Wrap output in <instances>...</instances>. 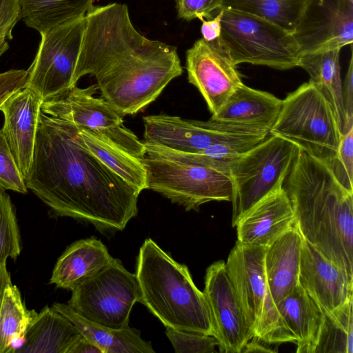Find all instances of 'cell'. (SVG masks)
Wrapping results in <instances>:
<instances>
[{
	"instance_id": "cell-9",
	"label": "cell",
	"mask_w": 353,
	"mask_h": 353,
	"mask_svg": "<svg viewBox=\"0 0 353 353\" xmlns=\"http://www.w3.org/2000/svg\"><path fill=\"white\" fill-rule=\"evenodd\" d=\"M297 151L293 143L270 134L232 163L233 227L249 208L283 186Z\"/></svg>"
},
{
	"instance_id": "cell-18",
	"label": "cell",
	"mask_w": 353,
	"mask_h": 353,
	"mask_svg": "<svg viewBox=\"0 0 353 353\" xmlns=\"http://www.w3.org/2000/svg\"><path fill=\"white\" fill-rule=\"evenodd\" d=\"M43 101L37 92L25 87L0 106L4 117L2 130L24 179L32 164Z\"/></svg>"
},
{
	"instance_id": "cell-32",
	"label": "cell",
	"mask_w": 353,
	"mask_h": 353,
	"mask_svg": "<svg viewBox=\"0 0 353 353\" xmlns=\"http://www.w3.org/2000/svg\"><path fill=\"white\" fill-rule=\"evenodd\" d=\"M21 248L14 206L10 196L0 190V266L8 259H17Z\"/></svg>"
},
{
	"instance_id": "cell-19",
	"label": "cell",
	"mask_w": 353,
	"mask_h": 353,
	"mask_svg": "<svg viewBox=\"0 0 353 353\" xmlns=\"http://www.w3.org/2000/svg\"><path fill=\"white\" fill-rule=\"evenodd\" d=\"M295 222L290 200L283 186L249 208L237 221V241L267 246L288 231Z\"/></svg>"
},
{
	"instance_id": "cell-3",
	"label": "cell",
	"mask_w": 353,
	"mask_h": 353,
	"mask_svg": "<svg viewBox=\"0 0 353 353\" xmlns=\"http://www.w3.org/2000/svg\"><path fill=\"white\" fill-rule=\"evenodd\" d=\"M283 188L302 237L353 279V193L299 148Z\"/></svg>"
},
{
	"instance_id": "cell-13",
	"label": "cell",
	"mask_w": 353,
	"mask_h": 353,
	"mask_svg": "<svg viewBox=\"0 0 353 353\" xmlns=\"http://www.w3.org/2000/svg\"><path fill=\"white\" fill-rule=\"evenodd\" d=\"M85 26V17L42 33L37 55L28 70L26 86L43 101L73 85V75Z\"/></svg>"
},
{
	"instance_id": "cell-36",
	"label": "cell",
	"mask_w": 353,
	"mask_h": 353,
	"mask_svg": "<svg viewBox=\"0 0 353 353\" xmlns=\"http://www.w3.org/2000/svg\"><path fill=\"white\" fill-rule=\"evenodd\" d=\"M21 19L19 0H0V57L9 48L8 40L12 39V30Z\"/></svg>"
},
{
	"instance_id": "cell-30",
	"label": "cell",
	"mask_w": 353,
	"mask_h": 353,
	"mask_svg": "<svg viewBox=\"0 0 353 353\" xmlns=\"http://www.w3.org/2000/svg\"><path fill=\"white\" fill-rule=\"evenodd\" d=\"M311 0H223L230 8L265 19L294 33Z\"/></svg>"
},
{
	"instance_id": "cell-37",
	"label": "cell",
	"mask_w": 353,
	"mask_h": 353,
	"mask_svg": "<svg viewBox=\"0 0 353 353\" xmlns=\"http://www.w3.org/2000/svg\"><path fill=\"white\" fill-rule=\"evenodd\" d=\"M223 1L175 0L178 17L186 21L212 19L213 12L221 8Z\"/></svg>"
},
{
	"instance_id": "cell-35",
	"label": "cell",
	"mask_w": 353,
	"mask_h": 353,
	"mask_svg": "<svg viewBox=\"0 0 353 353\" xmlns=\"http://www.w3.org/2000/svg\"><path fill=\"white\" fill-rule=\"evenodd\" d=\"M330 169L339 182L353 193V127L342 135L334 163Z\"/></svg>"
},
{
	"instance_id": "cell-22",
	"label": "cell",
	"mask_w": 353,
	"mask_h": 353,
	"mask_svg": "<svg viewBox=\"0 0 353 353\" xmlns=\"http://www.w3.org/2000/svg\"><path fill=\"white\" fill-rule=\"evenodd\" d=\"M284 326L296 345L297 353H314L324 313L298 285L276 305Z\"/></svg>"
},
{
	"instance_id": "cell-1",
	"label": "cell",
	"mask_w": 353,
	"mask_h": 353,
	"mask_svg": "<svg viewBox=\"0 0 353 353\" xmlns=\"http://www.w3.org/2000/svg\"><path fill=\"white\" fill-rule=\"evenodd\" d=\"M57 216L123 230L138 213L140 194L84 145L77 126L42 111L30 168L24 179Z\"/></svg>"
},
{
	"instance_id": "cell-23",
	"label": "cell",
	"mask_w": 353,
	"mask_h": 353,
	"mask_svg": "<svg viewBox=\"0 0 353 353\" xmlns=\"http://www.w3.org/2000/svg\"><path fill=\"white\" fill-rule=\"evenodd\" d=\"M282 103L283 100L271 93L243 83L210 119L261 127L270 131L279 116Z\"/></svg>"
},
{
	"instance_id": "cell-28",
	"label": "cell",
	"mask_w": 353,
	"mask_h": 353,
	"mask_svg": "<svg viewBox=\"0 0 353 353\" xmlns=\"http://www.w3.org/2000/svg\"><path fill=\"white\" fill-rule=\"evenodd\" d=\"M94 0H19L26 24L40 34L85 17Z\"/></svg>"
},
{
	"instance_id": "cell-6",
	"label": "cell",
	"mask_w": 353,
	"mask_h": 353,
	"mask_svg": "<svg viewBox=\"0 0 353 353\" xmlns=\"http://www.w3.org/2000/svg\"><path fill=\"white\" fill-rule=\"evenodd\" d=\"M270 133L293 143L330 168L342 137L330 105L310 81L283 100Z\"/></svg>"
},
{
	"instance_id": "cell-21",
	"label": "cell",
	"mask_w": 353,
	"mask_h": 353,
	"mask_svg": "<svg viewBox=\"0 0 353 353\" xmlns=\"http://www.w3.org/2000/svg\"><path fill=\"white\" fill-rule=\"evenodd\" d=\"M106 246L94 236L70 244L57 259L50 283L72 290L113 261Z\"/></svg>"
},
{
	"instance_id": "cell-33",
	"label": "cell",
	"mask_w": 353,
	"mask_h": 353,
	"mask_svg": "<svg viewBox=\"0 0 353 353\" xmlns=\"http://www.w3.org/2000/svg\"><path fill=\"white\" fill-rule=\"evenodd\" d=\"M0 190L28 193L24 178L2 129H0Z\"/></svg>"
},
{
	"instance_id": "cell-11",
	"label": "cell",
	"mask_w": 353,
	"mask_h": 353,
	"mask_svg": "<svg viewBox=\"0 0 353 353\" xmlns=\"http://www.w3.org/2000/svg\"><path fill=\"white\" fill-rule=\"evenodd\" d=\"M96 84L85 88L77 85L43 101L41 111L54 118L71 122L103 134L132 155L143 159L145 146L123 124V119L102 97H95Z\"/></svg>"
},
{
	"instance_id": "cell-34",
	"label": "cell",
	"mask_w": 353,
	"mask_h": 353,
	"mask_svg": "<svg viewBox=\"0 0 353 353\" xmlns=\"http://www.w3.org/2000/svg\"><path fill=\"white\" fill-rule=\"evenodd\" d=\"M165 334L176 353H211L218 341L210 335L166 327Z\"/></svg>"
},
{
	"instance_id": "cell-41",
	"label": "cell",
	"mask_w": 353,
	"mask_h": 353,
	"mask_svg": "<svg viewBox=\"0 0 353 353\" xmlns=\"http://www.w3.org/2000/svg\"><path fill=\"white\" fill-rule=\"evenodd\" d=\"M70 353H102V351L94 343L82 336L74 345Z\"/></svg>"
},
{
	"instance_id": "cell-26",
	"label": "cell",
	"mask_w": 353,
	"mask_h": 353,
	"mask_svg": "<svg viewBox=\"0 0 353 353\" xmlns=\"http://www.w3.org/2000/svg\"><path fill=\"white\" fill-rule=\"evenodd\" d=\"M340 51L339 49H335L303 54L299 67L307 72L310 81L328 102L343 135L350 128L347 125L343 102Z\"/></svg>"
},
{
	"instance_id": "cell-16",
	"label": "cell",
	"mask_w": 353,
	"mask_h": 353,
	"mask_svg": "<svg viewBox=\"0 0 353 353\" xmlns=\"http://www.w3.org/2000/svg\"><path fill=\"white\" fill-rule=\"evenodd\" d=\"M293 35L301 55L353 42V0H311Z\"/></svg>"
},
{
	"instance_id": "cell-2",
	"label": "cell",
	"mask_w": 353,
	"mask_h": 353,
	"mask_svg": "<svg viewBox=\"0 0 353 353\" xmlns=\"http://www.w3.org/2000/svg\"><path fill=\"white\" fill-rule=\"evenodd\" d=\"M85 18L73 85L93 76L101 97L122 116L144 109L181 75L176 48L141 34L125 4L92 6Z\"/></svg>"
},
{
	"instance_id": "cell-31",
	"label": "cell",
	"mask_w": 353,
	"mask_h": 353,
	"mask_svg": "<svg viewBox=\"0 0 353 353\" xmlns=\"http://www.w3.org/2000/svg\"><path fill=\"white\" fill-rule=\"evenodd\" d=\"M353 297L329 314L323 323L314 353H353Z\"/></svg>"
},
{
	"instance_id": "cell-10",
	"label": "cell",
	"mask_w": 353,
	"mask_h": 353,
	"mask_svg": "<svg viewBox=\"0 0 353 353\" xmlns=\"http://www.w3.org/2000/svg\"><path fill=\"white\" fill-rule=\"evenodd\" d=\"M140 290L135 274L113 261L72 290L68 305L83 318L113 329L129 326Z\"/></svg>"
},
{
	"instance_id": "cell-20",
	"label": "cell",
	"mask_w": 353,
	"mask_h": 353,
	"mask_svg": "<svg viewBox=\"0 0 353 353\" xmlns=\"http://www.w3.org/2000/svg\"><path fill=\"white\" fill-rule=\"evenodd\" d=\"M303 237L294 224L265 246L264 267L268 286L276 305L299 285Z\"/></svg>"
},
{
	"instance_id": "cell-14",
	"label": "cell",
	"mask_w": 353,
	"mask_h": 353,
	"mask_svg": "<svg viewBox=\"0 0 353 353\" xmlns=\"http://www.w3.org/2000/svg\"><path fill=\"white\" fill-rule=\"evenodd\" d=\"M188 81L204 98L212 115L243 83L230 52L221 37L206 41L203 38L186 51Z\"/></svg>"
},
{
	"instance_id": "cell-38",
	"label": "cell",
	"mask_w": 353,
	"mask_h": 353,
	"mask_svg": "<svg viewBox=\"0 0 353 353\" xmlns=\"http://www.w3.org/2000/svg\"><path fill=\"white\" fill-rule=\"evenodd\" d=\"M28 81V70H10L0 72V106L14 92L25 88Z\"/></svg>"
},
{
	"instance_id": "cell-15",
	"label": "cell",
	"mask_w": 353,
	"mask_h": 353,
	"mask_svg": "<svg viewBox=\"0 0 353 353\" xmlns=\"http://www.w3.org/2000/svg\"><path fill=\"white\" fill-rule=\"evenodd\" d=\"M203 292L219 352H242L254 336L236 298L224 261H217L207 268Z\"/></svg>"
},
{
	"instance_id": "cell-25",
	"label": "cell",
	"mask_w": 353,
	"mask_h": 353,
	"mask_svg": "<svg viewBox=\"0 0 353 353\" xmlns=\"http://www.w3.org/2000/svg\"><path fill=\"white\" fill-rule=\"evenodd\" d=\"M52 307L66 317L83 336L98 346L102 353H154L150 341L130 325L113 329L92 322L74 312L68 304L54 303Z\"/></svg>"
},
{
	"instance_id": "cell-5",
	"label": "cell",
	"mask_w": 353,
	"mask_h": 353,
	"mask_svg": "<svg viewBox=\"0 0 353 353\" xmlns=\"http://www.w3.org/2000/svg\"><path fill=\"white\" fill-rule=\"evenodd\" d=\"M144 144L148 189L188 211L198 210L210 201H231L233 183L229 168L200 153Z\"/></svg>"
},
{
	"instance_id": "cell-29",
	"label": "cell",
	"mask_w": 353,
	"mask_h": 353,
	"mask_svg": "<svg viewBox=\"0 0 353 353\" xmlns=\"http://www.w3.org/2000/svg\"><path fill=\"white\" fill-rule=\"evenodd\" d=\"M36 313L26 308L17 285L11 283L6 288L0 310V353H16L23 345Z\"/></svg>"
},
{
	"instance_id": "cell-39",
	"label": "cell",
	"mask_w": 353,
	"mask_h": 353,
	"mask_svg": "<svg viewBox=\"0 0 353 353\" xmlns=\"http://www.w3.org/2000/svg\"><path fill=\"white\" fill-rule=\"evenodd\" d=\"M343 102L349 128L353 127V57L352 51L343 82L342 83Z\"/></svg>"
},
{
	"instance_id": "cell-40",
	"label": "cell",
	"mask_w": 353,
	"mask_h": 353,
	"mask_svg": "<svg viewBox=\"0 0 353 353\" xmlns=\"http://www.w3.org/2000/svg\"><path fill=\"white\" fill-rule=\"evenodd\" d=\"M222 16L223 10L220 9L214 18L201 21V32L205 41H213L221 37Z\"/></svg>"
},
{
	"instance_id": "cell-42",
	"label": "cell",
	"mask_w": 353,
	"mask_h": 353,
	"mask_svg": "<svg viewBox=\"0 0 353 353\" xmlns=\"http://www.w3.org/2000/svg\"><path fill=\"white\" fill-rule=\"evenodd\" d=\"M12 283L11 275L7 268V262L0 266V310L6 288Z\"/></svg>"
},
{
	"instance_id": "cell-43",
	"label": "cell",
	"mask_w": 353,
	"mask_h": 353,
	"mask_svg": "<svg viewBox=\"0 0 353 353\" xmlns=\"http://www.w3.org/2000/svg\"><path fill=\"white\" fill-rule=\"evenodd\" d=\"M265 343L252 338L244 347L242 352H272L274 350L265 345Z\"/></svg>"
},
{
	"instance_id": "cell-17",
	"label": "cell",
	"mask_w": 353,
	"mask_h": 353,
	"mask_svg": "<svg viewBox=\"0 0 353 353\" xmlns=\"http://www.w3.org/2000/svg\"><path fill=\"white\" fill-rule=\"evenodd\" d=\"M299 285L324 314L353 297V279L303 238Z\"/></svg>"
},
{
	"instance_id": "cell-24",
	"label": "cell",
	"mask_w": 353,
	"mask_h": 353,
	"mask_svg": "<svg viewBox=\"0 0 353 353\" xmlns=\"http://www.w3.org/2000/svg\"><path fill=\"white\" fill-rule=\"evenodd\" d=\"M81 337L66 317L46 305L31 320L23 344L16 353H70Z\"/></svg>"
},
{
	"instance_id": "cell-12",
	"label": "cell",
	"mask_w": 353,
	"mask_h": 353,
	"mask_svg": "<svg viewBox=\"0 0 353 353\" xmlns=\"http://www.w3.org/2000/svg\"><path fill=\"white\" fill-rule=\"evenodd\" d=\"M144 142L182 152L199 153L210 146L243 139H265L264 128L209 120L182 119L165 114L143 117Z\"/></svg>"
},
{
	"instance_id": "cell-4",
	"label": "cell",
	"mask_w": 353,
	"mask_h": 353,
	"mask_svg": "<svg viewBox=\"0 0 353 353\" xmlns=\"http://www.w3.org/2000/svg\"><path fill=\"white\" fill-rule=\"evenodd\" d=\"M135 275L139 303L165 327L213 336L205 297L194 284L188 268L150 238L139 249Z\"/></svg>"
},
{
	"instance_id": "cell-27",
	"label": "cell",
	"mask_w": 353,
	"mask_h": 353,
	"mask_svg": "<svg viewBox=\"0 0 353 353\" xmlns=\"http://www.w3.org/2000/svg\"><path fill=\"white\" fill-rule=\"evenodd\" d=\"M77 128L85 147L103 164L139 192L148 189L143 159L132 155L97 131Z\"/></svg>"
},
{
	"instance_id": "cell-8",
	"label": "cell",
	"mask_w": 353,
	"mask_h": 353,
	"mask_svg": "<svg viewBox=\"0 0 353 353\" xmlns=\"http://www.w3.org/2000/svg\"><path fill=\"white\" fill-rule=\"evenodd\" d=\"M221 9L220 37L236 65L247 63L278 70L299 67L301 53L292 33L262 17Z\"/></svg>"
},
{
	"instance_id": "cell-7",
	"label": "cell",
	"mask_w": 353,
	"mask_h": 353,
	"mask_svg": "<svg viewBox=\"0 0 353 353\" xmlns=\"http://www.w3.org/2000/svg\"><path fill=\"white\" fill-rule=\"evenodd\" d=\"M265 250V246L236 241L225 263L226 271L254 338L268 345L294 343L269 291Z\"/></svg>"
}]
</instances>
